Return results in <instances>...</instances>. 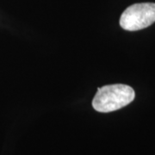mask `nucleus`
<instances>
[{
	"label": "nucleus",
	"mask_w": 155,
	"mask_h": 155,
	"mask_svg": "<svg viewBox=\"0 0 155 155\" xmlns=\"http://www.w3.org/2000/svg\"><path fill=\"white\" fill-rule=\"evenodd\" d=\"M135 93L132 87L127 84H109L97 89L92 106L95 110L109 113L122 109L133 102Z\"/></svg>",
	"instance_id": "f257e3e1"
},
{
	"label": "nucleus",
	"mask_w": 155,
	"mask_h": 155,
	"mask_svg": "<svg viewBox=\"0 0 155 155\" xmlns=\"http://www.w3.org/2000/svg\"><path fill=\"white\" fill-rule=\"evenodd\" d=\"M154 22V3H140L130 5L123 11L120 18L121 27L127 31L143 29Z\"/></svg>",
	"instance_id": "f03ea898"
}]
</instances>
